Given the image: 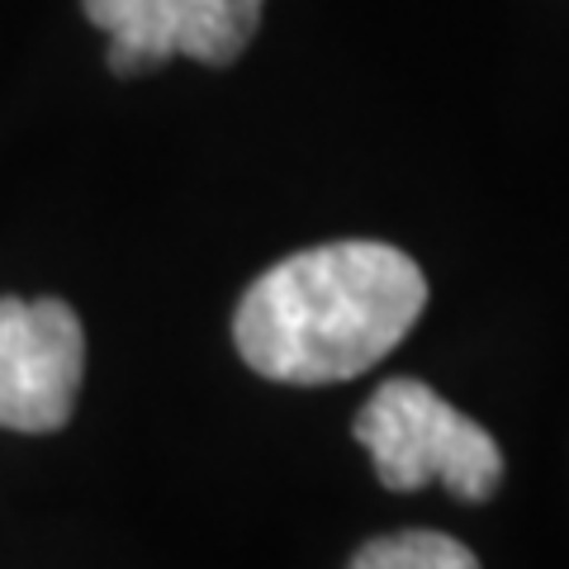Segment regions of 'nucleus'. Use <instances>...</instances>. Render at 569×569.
Listing matches in <instances>:
<instances>
[{
    "mask_svg": "<svg viewBox=\"0 0 569 569\" xmlns=\"http://www.w3.org/2000/svg\"><path fill=\"white\" fill-rule=\"evenodd\" d=\"M427 309V276L389 242H323L271 266L233 313V342L276 385L366 376Z\"/></svg>",
    "mask_w": 569,
    "mask_h": 569,
    "instance_id": "1",
    "label": "nucleus"
},
{
    "mask_svg": "<svg viewBox=\"0 0 569 569\" xmlns=\"http://www.w3.org/2000/svg\"><path fill=\"white\" fill-rule=\"evenodd\" d=\"M351 437L370 451L380 485L395 493L441 479L466 503H489L503 485L498 441L422 380L380 385L376 399L356 413Z\"/></svg>",
    "mask_w": 569,
    "mask_h": 569,
    "instance_id": "2",
    "label": "nucleus"
},
{
    "mask_svg": "<svg viewBox=\"0 0 569 569\" xmlns=\"http://www.w3.org/2000/svg\"><path fill=\"white\" fill-rule=\"evenodd\" d=\"M86 376V332L62 299H0V427L58 432Z\"/></svg>",
    "mask_w": 569,
    "mask_h": 569,
    "instance_id": "3",
    "label": "nucleus"
},
{
    "mask_svg": "<svg viewBox=\"0 0 569 569\" xmlns=\"http://www.w3.org/2000/svg\"><path fill=\"white\" fill-rule=\"evenodd\" d=\"M86 20L110 33V71L142 77L176 52L228 67L238 62L261 24L266 0H81Z\"/></svg>",
    "mask_w": 569,
    "mask_h": 569,
    "instance_id": "4",
    "label": "nucleus"
},
{
    "mask_svg": "<svg viewBox=\"0 0 569 569\" xmlns=\"http://www.w3.org/2000/svg\"><path fill=\"white\" fill-rule=\"evenodd\" d=\"M347 569H479L475 550L441 531H395L356 550Z\"/></svg>",
    "mask_w": 569,
    "mask_h": 569,
    "instance_id": "5",
    "label": "nucleus"
}]
</instances>
